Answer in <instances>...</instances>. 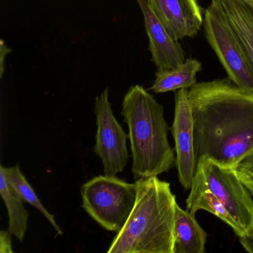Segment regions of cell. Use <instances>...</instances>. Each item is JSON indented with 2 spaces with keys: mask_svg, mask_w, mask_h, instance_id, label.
I'll return each instance as SVG.
<instances>
[{
  "mask_svg": "<svg viewBox=\"0 0 253 253\" xmlns=\"http://www.w3.org/2000/svg\"><path fill=\"white\" fill-rule=\"evenodd\" d=\"M188 98L197 160L235 170L253 152V92L228 78L197 83Z\"/></svg>",
  "mask_w": 253,
  "mask_h": 253,
  "instance_id": "1",
  "label": "cell"
},
{
  "mask_svg": "<svg viewBox=\"0 0 253 253\" xmlns=\"http://www.w3.org/2000/svg\"><path fill=\"white\" fill-rule=\"evenodd\" d=\"M137 197L123 229L108 253H173L177 201L170 183L158 176L134 182Z\"/></svg>",
  "mask_w": 253,
  "mask_h": 253,
  "instance_id": "2",
  "label": "cell"
},
{
  "mask_svg": "<svg viewBox=\"0 0 253 253\" xmlns=\"http://www.w3.org/2000/svg\"><path fill=\"white\" fill-rule=\"evenodd\" d=\"M121 115L128 127L131 171L135 180L158 176L176 167L164 107L152 94L140 85L130 87L123 101Z\"/></svg>",
  "mask_w": 253,
  "mask_h": 253,
  "instance_id": "3",
  "label": "cell"
},
{
  "mask_svg": "<svg viewBox=\"0 0 253 253\" xmlns=\"http://www.w3.org/2000/svg\"><path fill=\"white\" fill-rule=\"evenodd\" d=\"M192 186L211 192L227 210L235 224V235L247 236L253 229V198L234 170L201 157Z\"/></svg>",
  "mask_w": 253,
  "mask_h": 253,
  "instance_id": "4",
  "label": "cell"
},
{
  "mask_svg": "<svg viewBox=\"0 0 253 253\" xmlns=\"http://www.w3.org/2000/svg\"><path fill=\"white\" fill-rule=\"evenodd\" d=\"M83 208L105 229L116 233L126 223L135 204L137 187L116 176L98 175L83 185Z\"/></svg>",
  "mask_w": 253,
  "mask_h": 253,
  "instance_id": "5",
  "label": "cell"
},
{
  "mask_svg": "<svg viewBox=\"0 0 253 253\" xmlns=\"http://www.w3.org/2000/svg\"><path fill=\"white\" fill-rule=\"evenodd\" d=\"M204 32L228 75L235 84L253 92V69L247 54L217 0H211L204 16Z\"/></svg>",
  "mask_w": 253,
  "mask_h": 253,
  "instance_id": "6",
  "label": "cell"
},
{
  "mask_svg": "<svg viewBox=\"0 0 253 253\" xmlns=\"http://www.w3.org/2000/svg\"><path fill=\"white\" fill-rule=\"evenodd\" d=\"M94 114L97 126L94 152L101 159L104 174L116 176L124 171L128 162V137L114 115L109 100V88L96 97Z\"/></svg>",
  "mask_w": 253,
  "mask_h": 253,
  "instance_id": "7",
  "label": "cell"
},
{
  "mask_svg": "<svg viewBox=\"0 0 253 253\" xmlns=\"http://www.w3.org/2000/svg\"><path fill=\"white\" fill-rule=\"evenodd\" d=\"M188 90L182 88L176 92L174 121L170 128L175 145L176 167L179 181L186 190L192 187L198 163Z\"/></svg>",
  "mask_w": 253,
  "mask_h": 253,
  "instance_id": "8",
  "label": "cell"
},
{
  "mask_svg": "<svg viewBox=\"0 0 253 253\" xmlns=\"http://www.w3.org/2000/svg\"><path fill=\"white\" fill-rule=\"evenodd\" d=\"M174 39L195 36L204 24L198 0H146Z\"/></svg>",
  "mask_w": 253,
  "mask_h": 253,
  "instance_id": "9",
  "label": "cell"
},
{
  "mask_svg": "<svg viewBox=\"0 0 253 253\" xmlns=\"http://www.w3.org/2000/svg\"><path fill=\"white\" fill-rule=\"evenodd\" d=\"M144 18V26L149 40V49L158 71L174 69L185 62L181 45L166 29L146 0H136Z\"/></svg>",
  "mask_w": 253,
  "mask_h": 253,
  "instance_id": "10",
  "label": "cell"
},
{
  "mask_svg": "<svg viewBox=\"0 0 253 253\" xmlns=\"http://www.w3.org/2000/svg\"><path fill=\"white\" fill-rule=\"evenodd\" d=\"M207 234L195 218V213L176 205L173 253H204Z\"/></svg>",
  "mask_w": 253,
  "mask_h": 253,
  "instance_id": "11",
  "label": "cell"
},
{
  "mask_svg": "<svg viewBox=\"0 0 253 253\" xmlns=\"http://www.w3.org/2000/svg\"><path fill=\"white\" fill-rule=\"evenodd\" d=\"M253 69V5L247 0H217Z\"/></svg>",
  "mask_w": 253,
  "mask_h": 253,
  "instance_id": "12",
  "label": "cell"
},
{
  "mask_svg": "<svg viewBox=\"0 0 253 253\" xmlns=\"http://www.w3.org/2000/svg\"><path fill=\"white\" fill-rule=\"evenodd\" d=\"M201 69V62L195 59H188L174 69L158 71L151 89L158 94L182 88L189 89L197 84L196 75Z\"/></svg>",
  "mask_w": 253,
  "mask_h": 253,
  "instance_id": "13",
  "label": "cell"
},
{
  "mask_svg": "<svg viewBox=\"0 0 253 253\" xmlns=\"http://www.w3.org/2000/svg\"><path fill=\"white\" fill-rule=\"evenodd\" d=\"M0 195L8 210V231L23 242L28 229L29 213L23 205V200L8 184L3 172L0 171Z\"/></svg>",
  "mask_w": 253,
  "mask_h": 253,
  "instance_id": "14",
  "label": "cell"
},
{
  "mask_svg": "<svg viewBox=\"0 0 253 253\" xmlns=\"http://www.w3.org/2000/svg\"><path fill=\"white\" fill-rule=\"evenodd\" d=\"M0 171L3 172L8 184L17 192V195L23 201L29 203L37 210H39L45 216V218L50 222L51 226L54 227L58 235H63L61 229L55 221L54 216L49 213V211L42 205V203L38 198V195L34 191L33 188L26 180L24 174L22 173L19 165H15L12 167H7V168L1 165Z\"/></svg>",
  "mask_w": 253,
  "mask_h": 253,
  "instance_id": "15",
  "label": "cell"
},
{
  "mask_svg": "<svg viewBox=\"0 0 253 253\" xmlns=\"http://www.w3.org/2000/svg\"><path fill=\"white\" fill-rule=\"evenodd\" d=\"M234 171L253 198V152L246 157Z\"/></svg>",
  "mask_w": 253,
  "mask_h": 253,
  "instance_id": "16",
  "label": "cell"
},
{
  "mask_svg": "<svg viewBox=\"0 0 253 253\" xmlns=\"http://www.w3.org/2000/svg\"><path fill=\"white\" fill-rule=\"evenodd\" d=\"M11 235L9 231L2 230L0 232V253H14Z\"/></svg>",
  "mask_w": 253,
  "mask_h": 253,
  "instance_id": "17",
  "label": "cell"
},
{
  "mask_svg": "<svg viewBox=\"0 0 253 253\" xmlns=\"http://www.w3.org/2000/svg\"><path fill=\"white\" fill-rule=\"evenodd\" d=\"M11 52V50L7 46L5 41L1 40L0 42V77L3 76L4 71H5V57Z\"/></svg>",
  "mask_w": 253,
  "mask_h": 253,
  "instance_id": "18",
  "label": "cell"
},
{
  "mask_svg": "<svg viewBox=\"0 0 253 253\" xmlns=\"http://www.w3.org/2000/svg\"><path fill=\"white\" fill-rule=\"evenodd\" d=\"M243 248L250 253H253V229L248 235L239 238Z\"/></svg>",
  "mask_w": 253,
  "mask_h": 253,
  "instance_id": "19",
  "label": "cell"
},
{
  "mask_svg": "<svg viewBox=\"0 0 253 253\" xmlns=\"http://www.w3.org/2000/svg\"><path fill=\"white\" fill-rule=\"evenodd\" d=\"M247 1L249 2V3H250L252 5H253V0H247Z\"/></svg>",
  "mask_w": 253,
  "mask_h": 253,
  "instance_id": "20",
  "label": "cell"
}]
</instances>
